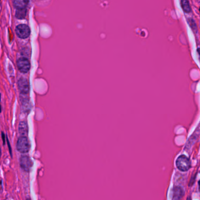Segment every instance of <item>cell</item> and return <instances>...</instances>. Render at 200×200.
<instances>
[{
    "mask_svg": "<svg viewBox=\"0 0 200 200\" xmlns=\"http://www.w3.org/2000/svg\"><path fill=\"white\" fill-rule=\"evenodd\" d=\"M188 24H189L190 26L191 27V28H192L193 30H196V29H197L196 24H195V23L194 22V21H193L192 19H189Z\"/></svg>",
    "mask_w": 200,
    "mask_h": 200,
    "instance_id": "cell-13",
    "label": "cell"
},
{
    "mask_svg": "<svg viewBox=\"0 0 200 200\" xmlns=\"http://www.w3.org/2000/svg\"><path fill=\"white\" fill-rule=\"evenodd\" d=\"M6 141H7V145H8V149H9V151H10V155H11V157L12 156V148H11V146L10 145V140L8 138V137L6 136Z\"/></svg>",
    "mask_w": 200,
    "mask_h": 200,
    "instance_id": "cell-14",
    "label": "cell"
},
{
    "mask_svg": "<svg viewBox=\"0 0 200 200\" xmlns=\"http://www.w3.org/2000/svg\"><path fill=\"white\" fill-rule=\"evenodd\" d=\"M191 161L185 155H181L176 160V166L178 169L185 172L191 168Z\"/></svg>",
    "mask_w": 200,
    "mask_h": 200,
    "instance_id": "cell-1",
    "label": "cell"
},
{
    "mask_svg": "<svg viewBox=\"0 0 200 200\" xmlns=\"http://www.w3.org/2000/svg\"><path fill=\"white\" fill-rule=\"evenodd\" d=\"M21 168L25 172H30L33 166V162L28 155H22L19 159Z\"/></svg>",
    "mask_w": 200,
    "mask_h": 200,
    "instance_id": "cell-4",
    "label": "cell"
},
{
    "mask_svg": "<svg viewBox=\"0 0 200 200\" xmlns=\"http://www.w3.org/2000/svg\"><path fill=\"white\" fill-rule=\"evenodd\" d=\"M17 66L19 71L24 74L28 72L31 68V64L28 59L21 58L17 61Z\"/></svg>",
    "mask_w": 200,
    "mask_h": 200,
    "instance_id": "cell-5",
    "label": "cell"
},
{
    "mask_svg": "<svg viewBox=\"0 0 200 200\" xmlns=\"http://www.w3.org/2000/svg\"><path fill=\"white\" fill-rule=\"evenodd\" d=\"M27 9H16L15 12V17L19 19H23L26 17L27 15Z\"/></svg>",
    "mask_w": 200,
    "mask_h": 200,
    "instance_id": "cell-10",
    "label": "cell"
},
{
    "mask_svg": "<svg viewBox=\"0 0 200 200\" xmlns=\"http://www.w3.org/2000/svg\"><path fill=\"white\" fill-rule=\"evenodd\" d=\"M18 86L21 94L25 95L28 93L30 91V84L26 78H20L18 81Z\"/></svg>",
    "mask_w": 200,
    "mask_h": 200,
    "instance_id": "cell-6",
    "label": "cell"
},
{
    "mask_svg": "<svg viewBox=\"0 0 200 200\" xmlns=\"http://www.w3.org/2000/svg\"><path fill=\"white\" fill-rule=\"evenodd\" d=\"M173 199H180L184 195V190L181 187L176 186L173 190Z\"/></svg>",
    "mask_w": 200,
    "mask_h": 200,
    "instance_id": "cell-8",
    "label": "cell"
},
{
    "mask_svg": "<svg viewBox=\"0 0 200 200\" xmlns=\"http://www.w3.org/2000/svg\"><path fill=\"white\" fill-rule=\"evenodd\" d=\"M18 131L21 136H27L28 133V126L26 121H21L19 123Z\"/></svg>",
    "mask_w": 200,
    "mask_h": 200,
    "instance_id": "cell-7",
    "label": "cell"
},
{
    "mask_svg": "<svg viewBox=\"0 0 200 200\" xmlns=\"http://www.w3.org/2000/svg\"><path fill=\"white\" fill-rule=\"evenodd\" d=\"M29 100L28 98H24L23 99L21 100V102H22V104H23V107L24 108V110L25 112L27 110V112H28L30 110L29 107H30V102H29Z\"/></svg>",
    "mask_w": 200,
    "mask_h": 200,
    "instance_id": "cell-12",
    "label": "cell"
},
{
    "mask_svg": "<svg viewBox=\"0 0 200 200\" xmlns=\"http://www.w3.org/2000/svg\"><path fill=\"white\" fill-rule=\"evenodd\" d=\"M29 3V0H14V6L16 9L26 8Z\"/></svg>",
    "mask_w": 200,
    "mask_h": 200,
    "instance_id": "cell-9",
    "label": "cell"
},
{
    "mask_svg": "<svg viewBox=\"0 0 200 200\" xmlns=\"http://www.w3.org/2000/svg\"><path fill=\"white\" fill-rule=\"evenodd\" d=\"M2 109H1V94H0V112H1Z\"/></svg>",
    "mask_w": 200,
    "mask_h": 200,
    "instance_id": "cell-16",
    "label": "cell"
},
{
    "mask_svg": "<svg viewBox=\"0 0 200 200\" xmlns=\"http://www.w3.org/2000/svg\"><path fill=\"white\" fill-rule=\"evenodd\" d=\"M16 149L21 153H27L30 149V145L27 137L21 136L17 141Z\"/></svg>",
    "mask_w": 200,
    "mask_h": 200,
    "instance_id": "cell-2",
    "label": "cell"
},
{
    "mask_svg": "<svg viewBox=\"0 0 200 200\" xmlns=\"http://www.w3.org/2000/svg\"><path fill=\"white\" fill-rule=\"evenodd\" d=\"M1 137H2L3 142V144H5V135L4 134V132L1 133Z\"/></svg>",
    "mask_w": 200,
    "mask_h": 200,
    "instance_id": "cell-15",
    "label": "cell"
},
{
    "mask_svg": "<svg viewBox=\"0 0 200 200\" xmlns=\"http://www.w3.org/2000/svg\"><path fill=\"white\" fill-rule=\"evenodd\" d=\"M15 32L19 38L21 39H26L29 37L31 30L28 25L25 24H20L16 27Z\"/></svg>",
    "mask_w": 200,
    "mask_h": 200,
    "instance_id": "cell-3",
    "label": "cell"
},
{
    "mask_svg": "<svg viewBox=\"0 0 200 200\" xmlns=\"http://www.w3.org/2000/svg\"><path fill=\"white\" fill-rule=\"evenodd\" d=\"M181 7L183 11L186 13H190L191 11V8L188 0H181Z\"/></svg>",
    "mask_w": 200,
    "mask_h": 200,
    "instance_id": "cell-11",
    "label": "cell"
},
{
    "mask_svg": "<svg viewBox=\"0 0 200 200\" xmlns=\"http://www.w3.org/2000/svg\"><path fill=\"white\" fill-rule=\"evenodd\" d=\"M1 156V147H0V157Z\"/></svg>",
    "mask_w": 200,
    "mask_h": 200,
    "instance_id": "cell-17",
    "label": "cell"
}]
</instances>
